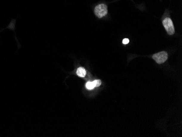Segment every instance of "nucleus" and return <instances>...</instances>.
<instances>
[{
  "label": "nucleus",
  "instance_id": "1",
  "mask_svg": "<svg viewBox=\"0 0 182 137\" xmlns=\"http://www.w3.org/2000/svg\"><path fill=\"white\" fill-rule=\"evenodd\" d=\"M164 27L166 30V32L169 35H173L175 34V29L173 25L172 21L169 18H166L163 21Z\"/></svg>",
  "mask_w": 182,
  "mask_h": 137
},
{
  "label": "nucleus",
  "instance_id": "3",
  "mask_svg": "<svg viewBox=\"0 0 182 137\" xmlns=\"http://www.w3.org/2000/svg\"><path fill=\"white\" fill-rule=\"evenodd\" d=\"M152 58L156 61L157 64H163L167 60L168 54L166 51H161L153 55Z\"/></svg>",
  "mask_w": 182,
  "mask_h": 137
},
{
  "label": "nucleus",
  "instance_id": "6",
  "mask_svg": "<svg viewBox=\"0 0 182 137\" xmlns=\"http://www.w3.org/2000/svg\"><path fill=\"white\" fill-rule=\"evenodd\" d=\"M93 83L94 84V86L96 87H99V86H100L102 84V81L100 80H96L94 81H93Z\"/></svg>",
  "mask_w": 182,
  "mask_h": 137
},
{
  "label": "nucleus",
  "instance_id": "7",
  "mask_svg": "<svg viewBox=\"0 0 182 137\" xmlns=\"http://www.w3.org/2000/svg\"><path fill=\"white\" fill-rule=\"evenodd\" d=\"M129 43V40L128 39H125L123 40V43L124 44H127Z\"/></svg>",
  "mask_w": 182,
  "mask_h": 137
},
{
  "label": "nucleus",
  "instance_id": "2",
  "mask_svg": "<svg viewBox=\"0 0 182 137\" xmlns=\"http://www.w3.org/2000/svg\"><path fill=\"white\" fill-rule=\"evenodd\" d=\"M108 12V7L105 4H100L96 7L94 10L95 15L99 18H102L106 16Z\"/></svg>",
  "mask_w": 182,
  "mask_h": 137
},
{
  "label": "nucleus",
  "instance_id": "4",
  "mask_svg": "<svg viewBox=\"0 0 182 137\" xmlns=\"http://www.w3.org/2000/svg\"><path fill=\"white\" fill-rule=\"evenodd\" d=\"M77 74L79 77L83 78V77H85L86 74V71L85 68H83V67H80L77 69Z\"/></svg>",
  "mask_w": 182,
  "mask_h": 137
},
{
  "label": "nucleus",
  "instance_id": "5",
  "mask_svg": "<svg viewBox=\"0 0 182 137\" xmlns=\"http://www.w3.org/2000/svg\"><path fill=\"white\" fill-rule=\"evenodd\" d=\"M86 87L88 90H92L95 87L94 85L93 82H88L86 83Z\"/></svg>",
  "mask_w": 182,
  "mask_h": 137
}]
</instances>
